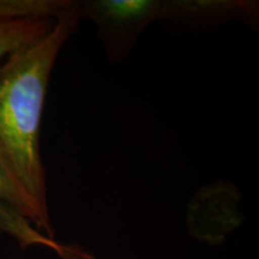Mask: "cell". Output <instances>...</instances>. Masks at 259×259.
Masks as SVG:
<instances>
[{"instance_id": "52a82bcc", "label": "cell", "mask_w": 259, "mask_h": 259, "mask_svg": "<svg viewBox=\"0 0 259 259\" xmlns=\"http://www.w3.org/2000/svg\"><path fill=\"white\" fill-rule=\"evenodd\" d=\"M69 0H0V22L56 19L70 8Z\"/></svg>"}, {"instance_id": "8992f818", "label": "cell", "mask_w": 259, "mask_h": 259, "mask_svg": "<svg viewBox=\"0 0 259 259\" xmlns=\"http://www.w3.org/2000/svg\"><path fill=\"white\" fill-rule=\"evenodd\" d=\"M54 19H19L0 22V63L51 31Z\"/></svg>"}, {"instance_id": "277c9868", "label": "cell", "mask_w": 259, "mask_h": 259, "mask_svg": "<svg viewBox=\"0 0 259 259\" xmlns=\"http://www.w3.org/2000/svg\"><path fill=\"white\" fill-rule=\"evenodd\" d=\"M0 233L10 236L22 248L42 247L54 252L59 259H95L94 254L80 245L66 244L48 238L28 220L0 200Z\"/></svg>"}, {"instance_id": "6da1fadb", "label": "cell", "mask_w": 259, "mask_h": 259, "mask_svg": "<svg viewBox=\"0 0 259 259\" xmlns=\"http://www.w3.org/2000/svg\"><path fill=\"white\" fill-rule=\"evenodd\" d=\"M80 3L56 19L53 28L0 63V150L29 193L48 209L40 132L52 70L82 19Z\"/></svg>"}, {"instance_id": "7a4b0ae2", "label": "cell", "mask_w": 259, "mask_h": 259, "mask_svg": "<svg viewBox=\"0 0 259 259\" xmlns=\"http://www.w3.org/2000/svg\"><path fill=\"white\" fill-rule=\"evenodd\" d=\"M162 6L157 0H89L80 3V11L96 24L109 59L121 61L145 29L161 19Z\"/></svg>"}, {"instance_id": "3957f363", "label": "cell", "mask_w": 259, "mask_h": 259, "mask_svg": "<svg viewBox=\"0 0 259 259\" xmlns=\"http://www.w3.org/2000/svg\"><path fill=\"white\" fill-rule=\"evenodd\" d=\"M254 15V3L225 0H173L163 2L162 19L183 24H219L232 18Z\"/></svg>"}, {"instance_id": "5b68a950", "label": "cell", "mask_w": 259, "mask_h": 259, "mask_svg": "<svg viewBox=\"0 0 259 259\" xmlns=\"http://www.w3.org/2000/svg\"><path fill=\"white\" fill-rule=\"evenodd\" d=\"M0 200L28 220L48 238L57 239L50 211L37 202L18 179L11 164L0 150Z\"/></svg>"}]
</instances>
